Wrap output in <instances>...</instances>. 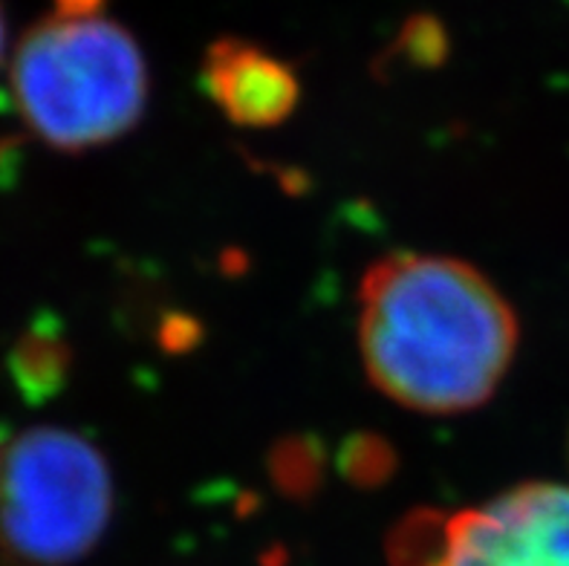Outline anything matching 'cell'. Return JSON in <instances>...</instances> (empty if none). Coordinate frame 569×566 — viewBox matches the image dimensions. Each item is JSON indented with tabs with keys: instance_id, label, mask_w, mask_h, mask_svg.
I'll list each match as a JSON object with an SVG mask.
<instances>
[{
	"instance_id": "6da1fadb",
	"label": "cell",
	"mask_w": 569,
	"mask_h": 566,
	"mask_svg": "<svg viewBox=\"0 0 569 566\" xmlns=\"http://www.w3.org/2000/svg\"><path fill=\"white\" fill-rule=\"evenodd\" d=\"M359 345L388 399L422 414L483 405L518 350V318L462 260L390 255L359 289Z\"/></svg>"
},
{
	"instance_id": "7a4b0ae2",
	"label": "cell",
	"mask_w": 569,
	"mask_h": 566,
	"mask_svg": "<svg viewBox=\"0 0 569 566\" xmlns=\"http://www.w3.org/2000/svg\"><path fill=\"white\" fill-rule=\"evenodd\" d=\"M12 87L36 137L61 151H84L113 142L142 119L148 67L119 23L56 14L21 41Z\"/></svg>"
},
{
	"instance_id": "3957f363",
	"label": "cell",
	"mask_w": 569,
	"mask_h": 566,
	"mask_svg": "<svg viewBox=\"0 0 569 566\" xmlns=\"http://www.w3.org/2000/svg\"><path fill=\"white\" fill-rule=\"evenodd\" d=\"M113 512L108 459L84 437L32 428L0 466V540L14 558L64 566L84 558Z\"/></svg>"
},
{
	"instance_id": "277c9868",
	"label": "cell",
	"mask_w": 569,
	"mask_h": 566,
	"mask_svg": "<svg viewBox=\"0 0 569 566\" xmlns=\"http://www.w3.org/2000/svg\"><path fill=\"white\" fill-rule=\"evenodd\" d=\"M393 566H569V483H527L477 509L411 515Z\"/></svg>"
},
{
	"instance_id": "5b68a950",
	"label": "cell",
	"mask_w": 569,
	"mask_h": 566,
	"mask_svg": "<svg viewBox=\"0 0 569 566\" xmlns=\"http://www.w3.org/2000/svg\"><path fill=\"white\" fill-rule=\"evenodd\" d=\"M202 79L217 108L243 128H272L298 105L296 72L252 43L231 38L214 43Z\"/></svg>"
},
{
	"instance_id": "8992f818",
	"label": "cell",
	"mask_w": 569,
	"mask_h": 566,
	"mask_svg": "<svg viewBox=\"0 0 569 566\" xmlns=\"http://www.w3.org/2000/svg\"><path fill=\"white\" fill-rule=\"evenodd\" d=\"M61 14H93L101 0H58Z\"/></svg>"
},
{
	"instance_id": "52a82bcc",
	"label": "cell",
	"mask_w": 569,
	"mask_h": 566,
	"mask_svg": "<svg viewBox=\"0 0 569 566\" xmlns=\"http://www.w3.org/2000/svg\"><path fill=\"white\" fill-rule=\"evenodd\" d=\"M3 43H7V23H3V12H0V58H3Z\"/></svg>"
}]
</instances>
